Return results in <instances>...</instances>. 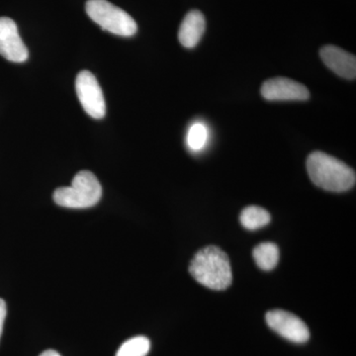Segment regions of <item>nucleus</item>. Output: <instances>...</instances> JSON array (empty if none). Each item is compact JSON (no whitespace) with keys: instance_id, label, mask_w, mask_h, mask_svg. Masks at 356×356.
<instances>
[{"instance_id":"obj_1","label":"nucleus","mask_w":356,"mask_h":356,"mask_svg":"<svg viewBox=\"0 0 356 356\" xmlns=\"http://www.w3.org/2000/svg\"><path fill=\"white\" fill-rule=\"evenodd\" d=\"M307 170L312 182L324 191L344 192L355 185V170L334 156L314 152L307 159Z\"/></svg>"},{"instance_id":"obj_2","label":"nucleus","mask_w":356,"mask_h":356,"mask_svg":"<svg viewBox=\"0 0 356 356\" xmlns=\"http://www.w3.org/2000/svg\"><path fill=\"white\" fill-rule=\"evenodd\" d=\"M192 277L212 290H225L232 284L231 264L221 248L209 245L199 250L189 266Z\"/></svg>"},{"instance_id":"obj_3","label":"nucleus","mask_w":356,"mask_h":356,"mask_svg":"<svg viewBox=\"0 0 356 356\" xmlns=\"http://www.w3.org/2000/svg\"><path fill=\"white\" fill-rule=\"evenodd\" d=\"M102 187L92 172L83 170L77 173L69 187L56 189L54 201L58 206L70 209H86L99 202Z\"/></svg>"},{"instance_id":"obj_4","label":"nucleus","mask_w":356,"mask_h":356,"mask_svg":"<svg viewBox=\"0 0 356 356\" xmlns=\"http://www.w3.org/2000/svg\"><path fill=\"white\" fill-rule=\"evenodd\" d=\"M86 10L96 24L112 34L131 37L138 31L137 23L132 16L107 0H88Z\"/></svg>"},{"instance_id":"obj_5","label":"nucleus","mask_w":356,"mask_h":356,"mask_svg":"<svg viewBox=\"0 0 356 356\" xmlns=\"http://www.w3.org/2000/svg\"><path fill=\"white\" fill-rule=\"evenodd\" d=\"M77 97L84 111L95 119L106 114V104L97 79L88 70H81L76 79Z\"/></svg>"},{"instance_id":"obj_6","label":"nucleus","mask_w":356,"mask_h":356,"mask_svg":"<svg viewBox=\"0 0 356 356\" xmlns=\"http://www.w3.org/2000/svg\"><path fill=\"white\" fill-rule=\"evenodd\" d=\"M266 320L273 331L292 343H305L310 339V331L305 323L289 312L269 311Z\"/></svg>"},{"instance_id":"obj_7","label":"nucleus","mask_w":356,"mask_h":356,"mask_svg":"<svg viewBox=\"0 0 356 356\" xmlns=\"http://www.w3.org/2000/svg\"><path fill=\"white\" fill-rule=\"evenodd\" d=\"M261 93L269 102H306L310 91L304 84L287 77H274L264 83Z\"/></svg>"},{"instance_id":"obj_8","label":"nucleus","mask_w":356,"mask_h":356,"mask_svg":"<svg viewBox=\"0 0 356 356\" xmlns=\"http://www.w3.org/2000/svg\"><path fill=\"white\" fill-rule=\"evenodd\" d=\"M0 56L13 63L25 62L29 57L17 25L8 17H0Z\"/></svg>"},{"instance_id":"obj_9","label":"nucleus","mask_w":356,"mask_h":356,"mask_svg":"<svg viewBox=\"0 0 356 356\" xmlns=\"http://www.w3.org/2000/svg\"><path fill=\"white\" fill-rule=\"evenodd\" d=\"M320 57L324 64L337 76L355 81L356 77V58L353 54L327 44L320 51Z\"/></svg>"},{"instance_id":"obj_10","label":"nucleus","mask_w":356,"mask_h":356,"mask_svg":"<svg viewBox=\"0 0 356 356\" xmlns=\"http://www.w3.org/2000/svg\"><path fill=\"white\" fill-rule=\"evenodd\" d=\"M206 20L199 10H191L185 15L178 31L180 44L187 49L195 48L204 35Z\"/></svg>"},{"instance_id":"obj_11","label":"nucleus","mask_w":356,"mask_h":356,"mask_svg":"<svg viewBox=\"0 0 356 356\" xmlns=\"http://www.w3.org/2000/svg\"><path fill=\"white\" fill-rule=\"evenodd\" d=\"M252 254L255 264L262 270H273L280 261V248L273 243H264L257 245Z\"/></svg>"},{"instance_id":"obj_12","label":"nucleus","mask_w":356,"mask_h":356,"mask_svg":"<svg viewBox=\"0 0 356 356\" xmlns=\"http://www.w3.org/2000/svg\"><path fill=\"white\" fill-rule=\"evenodd\" d=\"M240 221L243 228L255 231L268 225L271 221V216L268 211L259 206H248L241 213Z\"/></svg>"},{"instance_id":"obj_13","label":"nucleus","mask_w":356,"mask_h":356,"mask_svg":"<svg viewBox=\"0 0 356 356\" xmlns=\"http://www.w3.org/2000/svg\"><path fill=\"white\" fill-rule=\"evenodd\" d=\"M151 348V341L146 337H132L122 344L116 356H147Z\"/></svg>"},{"instance_id":"obj_14","label":"nucleus","mask_w":356,"mask_h":356,"mask_svg":"<svg viewBox=\"0 0 356 356\" xmlns=\"http://www.w3.org/2000/svg\"><path fill=\"white\" fill-rule=\"evenodd\" d=\"M208 139H209V135H208L207 127L201 122H196L189 128L187 133V147L191 151L197 153L205 147Z\"/></svg>"},{"instance_id":"obj_15","label":"nucleus","mask_w":356,"mask_h":356,"mask_svg":"<svg viewBox=\"0 0 356 356\" xmlns=\"http://www.w3.org/2000/svg\"><path fill=\"white\" fill-rule=\"evenodd\" d=\"M6 304L3 299H0V339H1L2 331H3L4 321L6 318Z\"/></svg>"},{"instance_id":"obj_16","label":"nucleus","mask_w":356,"mask_h":356,"mask_svg":"<svg viewBox=\"0 0 356 356\" xmlns=\"http://www.w3.org/2000/svg\"><path fill=\"white\" fill-rule=\"evenodd\" d=\"M39 356H60V355L56 350H48L44 351V353H41V355H40Z\"/></svg>"}]
</instances>
